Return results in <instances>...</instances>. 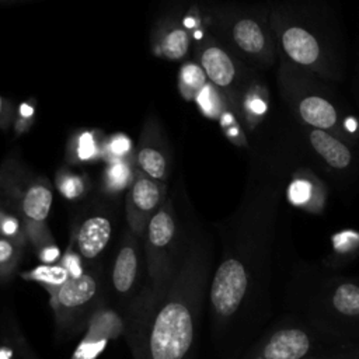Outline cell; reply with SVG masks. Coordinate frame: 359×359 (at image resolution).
Instances as JSON below:
<instances>
[{
	"instance_id": "6da1fadb",
	"label": "cell",
	"mask_w": 359,
	"mask_h": 359,
	"mask_svg": "<svg viewBox=\"0 0 359 359\" xmlns=\"http://www.w3.org/2000/svg\"><path fill=\"white\" fill-rule=\"evenodd\" d=\"M206 264L203 248L182 240L165 287L156 294L140 292L121 314L133 359H191Z\"/></svg>"
},
{
	"instance_id": "7a4b0ae2",
	"label": "cell",
	"mask_w": 359,
	"mask_h": 359,
	"mask_svg": "<svg viewBox=\"0 0 359 359\" xmlns=\"http://www.w3.org/2000/svg\"><path fill=\"white\" fill-rule=\"evenodd\" d=\"M279 93L302 126L331 132L353 146L345 130V119L314 76L280 59L276 74Z\"/></svg>"
},
{
	"instance_id": "3957f363",
	"label": "cell",
	"mask_w": 359,
	"mask_h": 359,
	"mask_svg": "<svg viewBox=\"0 0 359 359\" xmlns=\"http://www.w3.org/2000/svg\"><path fill=\"white\" fill-rule=\"evenodd\" d=\"M49 304L59 339L66 341L86 331L93 317L108 306L101 264L88 265L80 275L70 276L66 283L49 294Z\"/></svg>"
},
{
	"instance_id": "277c9868",
	"label": "cell",
	"mask_w": 359,
	"mask_h": 359,
	"mask_svg": "<svg viewBox=\"0 0 359 359\" xmlns=\"http://www.w3.org/2000/svg\"><path fill=\"white\" fill-rule=\"evenodd\" d=\"M271 8H223L216 15L226 46L252 69H268L278 57L269 22Z\"/></svg>"
},
{
	"instance_id": "5b68a950",
	"label": "cell",
	"mask_w": 359,
	"mask_h": 359,
	"mask_svg": "<svg viewBox=\"0 0 359 359\" xmlns=\"http://www.w3.org/2000/svg\"><path fill=\"white\" fill-rule=\"evenodd\" d=\"M181 244L177 213L172 201L167 198L150 219L143 236L146 283L142 292L156 294L165 287L174 271Z\"/></svg>"
},
{
	"instance_id": "8992f818",
	"label": "cell",
	"mask_w": 359,
	"mask_h": 359,
	"mask_svg": "<svg viewBox=\"0 0 359 359\" xmlns=\"http://www.w3.org/2000/svg\"><path fill=\"white\" fill-rule=\"evenodd\" d=\"M269 22L280 59L324 79L337 77L328 52L311 31L286 17L278 7L271 8Z\"/></svg>"
},
{
	"instance_id": "52a82bcc",
	"label": "cell",
	"mask_w": 359,
	"mask_h": 359,
	"mask_svg": "<svg viewBox=\"0 0 359 359\" xmlns=\"http://www.w3.org/2000/svg\"><path fill=\"white\" fill-rule=\"evenodd\" d=\"M146 283L143 238L126 229L105 276L107 300L112 297L119 316L139 296Z\"/></svg>"
},
{
	"instance_id": "ba28073f",
	"label": "cell",
	"mask_w": 359,
	"mask_h": 359,
	"mask_svg": "<svg viewBox=\"0 0 359 359\" xmlns=\"http://www.w3.org/2000/svg\"><path fill=\"white\" fill-rule=\"evenodd\" d=\"M8 185L6 203L21 217L28 245L34 252L56 243L46 223L53 202L50 182L46 178H36L22 189H17L13 182Z\"/></svg>"
},
{
	"instance_id": "9c48e42d",
	"label": "cell",
	"mask_w": 359,
	"mask_h": 359,
	"mask_svg": "<svg viewBox=\"0 0 359 359\" xmlns=\"http://www.w3.org/2000/svg\"><path fill=\"white\" fill-rule=\"evenodd\" d=\"M198 63L233 107L244 83L257 72L215 36L205 35L198 45Z\"/></svg>"
},
{
	"instance_id": "30bf717a",
	"label": "cell",
	"mask_w": 359,
	"mask_h": 359,
	"mask_svg": "<svg viewBox=\"0 0 359 359\" xmlns=\"http://www.w3.org/2000/svg\"><path fill=\"white\" fill-rule=\"evenodd\" d=\"M114 236V217L105 206H93L74 222L67 247L86 265L100 264Z\"/></svg>"
},
{
	"instance_id": "8fae6325",
	"label": "cell",
	"mask_w": 359,
	"mask_h": 359,
	"mask_svg": "<svg viewBox=\"0 0 359 359\" xmlns=\"http://www.w3.org/2000/svg\"><path fill=\"white\" fill-rule=\"evenodd\" d=\"M247 287L248 273L244 264L236 257L223 258L209 287V303L219 323L229 320L238 311Z\"/></svg>"
},
{
	"instance_id": "7c38bea8",
	"label": "cell",
	"mask_w": 359,
	"mask_h": 359,
	"mask_svg": "<svg viewBox=\"0 0 359 359\" xmlns=\"http://www.w3.org/2000/svg\"><path fill=\"white\" fill-rule=\"evenodd\" d=\"M167 199V182L153 180L135 165V177L125 195L128 229L143 238L150 219Z\"/></svg>"
},
{
	"instance_id": "4fadbf2b",
	"label": "cell",
	"mask_w": 359,
	"mask_h": 359,
	"mask_svg": "<svg viewBox=\"0 0 359 359\" xmlns=\"http://www.w3.org/2000/svg\"><path fill=\"white\" fill-rule=\"evenodd\" d=\"M136 167L153 180L167 181L170 154L161 126L154 116H149L143 125L136 151Z\"/></svg>"
},
{
	"instance_id": "5bb4252c",
	"label": "cell",
	"mask_w": 359,
	"mask_h": 359,
	"mask_svg": "<svg viewBox=\"0 0 359 359\" xmlns=\"http://www.w3.org/2000/svg\"><path fill=\"white\" fill-rule=\"evenodd\" d=\"M118 335H123V320L115 309L104 306L90 321L72 359H95Z\"/></svg>"
},
{
	"instance_id": "9a60e30c",
	"label": "cell",
	"mask_w": 359,
	"mask_h": 359,
	"mask_svg": "<svg viewBox=\"0 0 359 359\" xmlns=\"http://www.w3.org/2000/svg\"><path fill=\"white\" fill-rule=\"evenodd\" d=\"M231 109L248 130H254L265 121L271 109V93L257 72L244 83Z\"/></svg>"
},
{
	"instance_id": "2e32d148",
	"label": "cell",
	"mask_w": 359,
	"mask_h": 359,
	"mask_svg": "<svg viewBox=\"0 0 359 359\" xmlns=\"http://www.w3.org/2000/svg\"><path fill=\"white\" fill-rule=\"evenodd\" d=\"M306 132L307 142L311 150L334 171H345L353 163V150L349 143L337 135L317 129L302 126Z\"/></svg>"
},
{
	"instance_id": "e0dca14e",
	"label": "cell",
	"mask_w": 359,
	"mask_h": 359,
	"mask_svg": "<svg viewBox=\"0 0 359 359\" xmlns=\"http://www.w3.org/2000/svg\"><path fill=\"white\" fill-rule=\"evenodd\" d=\"M286 194L294 206L316 210L324 205L327 191L323 181L310 168L299 167L292 172Z\"/></svg>"
},
{
	"instance_id": "ac0fdd59",
	"label": "cell",
	"mask_w": 359,
	"mask_h": 359,
	"mask_svg": "<svg viewBox=\"0 0 359 359\" xmlns=\"http://www.w3.org/2000/svg\"><path fill=\"white\" fill-rule=\"evenodd\" d=\"M310 348L309 337L300 330H282L276 332L264 349L265 359H300Z\"/></svg>"
},
{
	"instance_id": "d6986e66",
	"label": "cell",
	"mask_w": 359,
	"mask_h": 359,
	"mask_svg": "<svg viewBox=\"0 0 359 359\" xmlns=\"http://www.w3.org/2000/svg\"><path fill=\"white\" fill-rule=\"evenodd\" d=\"M191 45V35L187 27L177 22L164 24L156 31L154 49L168 60H181L187 56Z\"/></svg>"
},
{
	"instance_id": "ffe728a7",
	"label": "cell",
	"mask_w": 359,
	"mask_h": 359,
	"mask_svg": "<svg viewBox=\"0 0 359 359\" xmlns=\"http://www.w3.org/2000/svg\"><path fill=\"white\" fill-rule=\"evenodd\" d=\"M67 156L73 163H91L104 157V142L97 130H81L70 140Z\"/></svg>"
},
{
	"instance_id": "44dd1931",
	"label": "cell",
	"mask_w": 359,
	"mask_h": 359,
	"mask_svg": "<svg viewBox=\"0 0 359 359\" xmlns=\"http://www.w3.org/2000/svg\"><path fill=\"white\" fill-rule=\"evenodd\" d=\"M20 276L27 282H35L41 285L49 294H52L63 283H66L72 275L63 264L57 262V264H39L28 271L21 272Z\"/></svg>"
},
{
	"instance_id": "7402d4cb",
	"label": "cell",
	"mask_w": 359,
	"mask_h": 359,
	"mask_svg": "<svg viewBox=\"0 0 359 359\" xmlns=\"http://www.w3.org/2000/svg\"><path fill=\"white\" fill-rule=\"evenodd\" d=\"M135 177V167L128 160L108 161L102 175V189L108 195H116L128 189Z\"/></svg>"
},
{
	"instance_id": "603a6c76",
	"label": "cell",
	"mask_w": 359,
	"mask_h": 359,
	"mask_svg": "<svg viewBox=\"0 0 359 359\" xmlns=\"http://www.w3.org/2000/svg\"><path fill=\"white\" fill-rule=\"evenodd\" d=\"M27 245L0 236V285H6L18 273Z\"/></svg>"
},
{
	"instance_id": "cb8c5ba5",
	"label": "cell",
	"mask_w": 359,
	"mask_h": 359,
	"mask_svg": "<svg viewBox=\"0 0 359 359\" xmlns=\"http://www.w3.org/2000/svg\"><path fill=\"white\" fill-rule=\"evenodd\" d=\"M208 81V76L198 62L189 60L182 63L178 76V88L185 100H195L196 94L205 87Z\"/></svg>"
},
{
	"instance_id": "d4e9b609",
	"label": "cell",
	"mask_w": 359,
	"mask_h": 359,
	"mask_svg": "<svg viewBox=\"0 0 359 359\" xmlns=\"http://www.w3.org/2000/svg\"><path fill=\"white\" fill-rule=\"evenodd\" d=\"M201 109V112L209 118V119H217L222 116V114L230 108V104L226 98V95L210 81L205 84V87L196 94L194 100Z\"/></svg>"
},
{
	"instance_id": "484cf974",
	"label": "cell",
	"mask_w": 359,
	"mask_h": 359,
	"mask_svg": "<svg viewBox=\"0 0 359 359\" xmlns=\"http://www.w3.org/2000/svg\"><path fill=\"white\" fill-rule=\"evenodd\" d=\"M332 303L345 316H359V286L353 283L339 285L334 292Z\"/></svg>"
},
{
	"instance_id": "4316f807",
	"label": "cell",
	"mask_w": 359,
	"mask_h": 359,
	"mask_svg": "<svg viewBox=\"0 0 359 359\" xmlns=\"http://www.w3.org/2000/svg\"><path fill=\"white\" fill-rule=\"evenodd\" d=\"M56 187L63 198L67 201L80 199L87 191V182L83 175L74 174L67 170H62L56 174Z\"/></svg>"
},
{
	"instance_id": "83f0119b",
	"label": "cell",
	"mask_w": 359,
	"mask_h": 359,
	"mask_svg": "<svg viewBox=\"0 0 359 359\" xmlns=\"http://www.w3.org/2000/svg\"><path fill=\"white\" fill-rule=\"evenodd\" d=\"M0 236L10 238L13 241L21 243L28 247V240H27V233L24 223L21 217L13 210H7L1 217H0Z\"/></svg>"
},
{
	"instance_id": "f1b7e54d",
	"label": "cell",
	"mask_w": 359,
	"mask_h": 359,
	"mask_svg": "<svg viewBox=\"0 0 359 359\" xmlns=\"http://www.w3.org/2000/svg\"><path fill=\"white\" fill-rule=\"evenodd\" d=\"M219 122H220V126L223 129V133L226 135V137L231 143H234L236 146H240V147H247L248 146L245 133H244L243 126L240 123V119L237 118V115L234 114L231 107L227 108L222 114V116L219 118Z\"/></svg>"
},
{
	"instance_id": "f546056e",
	"label": "cell",
	"mask_w": 359,
	"mask_h": 359,
	"mask_svg": "<svg viewBox=\"0 0 359 359\" xmlns=\"http://www.w3.org/2000/svg\"><path fill=\"white\" fill-rule=\"evenodd\" d=\"M132 153V140L123 133H115L104 140V157L108 161L126 160Z\"/></svg>"
},
{
	"instance_id": "4dcf8cb0",
	"label": "cell",
	"mask_w": 359,
	"mask_h": 359,
	"mask_svg": "<svg viewBox=\"0 0 359 359\" xmlns=\"http://www.w3.org/2000/svg\"><path fill=\"white\" fill-rule=\"evenodd\" d=\"M35 116V108L29 102H22L14 112V121L13 125L15 128V133H21L27 130L34 121Z\"/></svg>"
},
{
	"instance_id": "1f68e13d",
	"label": "cell",
	"mask_w": 359,
	"mask_h": 359,
	"mask_svg": "<svg viewBox=\"0 0 359 359\" xmlns=\"http://www.w3.org/2000/svg\"><path fill=\"white\" fill-rule=\"evenodd\" d=\"M14 112H15V108H13L10 101L0 95V129L3 130L10 129L14 121Z\"/></svg>"
},
{
	"instance_id": "d6a6232c",
	"label": "cell",
	"mask_w": 359,
	"mask_h": 359,
	"mask_svg": "<svg viewBox=\"0 0 359 359\" xmlns=\"http://www.w3.org/2000/svg\"><path fill=\"white\" fill-rule=\"evenodd\" d=\"M17 359H38V358L31 352V349H29L28 344H25V345H24V348L21 349L20 356H18Z\"/></svg>"
},
{
	"instance_id": "836d02e7",
	"label": "cell",
	"mask_w": 359,
	"mask_h": 359,
	"mask_svg": "<svg viewBox=\"0 0 359 359\" xmlns=\"http://www.w3.org/2000/svg\"><path fill=\"white\" fill-rule=\"evenodd\" d=\"M10 209H11V208H10L6 202H1V201H0V217H1L7 210H10Z\"/></svg>"
},
{
	"instance_id": "e575fe53",
	"label": "cell",
	"mask_w": 359,
	"mask_h": 359,
	"mask_svg": "<svg viewBox=\"0 0 359 359\" xmlns=\"http://www.w3.org/2000/svg\"><path fill=\"white\" fill-rule=\"evenodd\" d=\"M0 1H10V0H0Z\"/></svg>"
}]
</instances>
